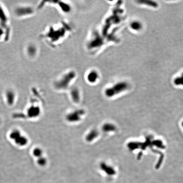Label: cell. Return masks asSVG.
I'll return each instance as SVG.
<instances>
[{"label": "cell", "mask_w": 183, "mask_h": 183, "mask_svg": "<svg viewBox=\"0 0 183 183\" xmlns=\"http://www.w3.org/2000/svg\"><path fill=\"white\" fill-rule=\"evenodd\" d=\"M36 8L30 4H23L17 6L13 10L14 16L18 19H25L34 16Z\"/></svg>", "instance_id": "7a4b0ae2"}, {"label": "cell", "mask_w": 183, "mask_h": 183, "mask_svg": "<svg viewBox=\"0 0 183 183\" xmlns=\"http://www.w3.org/2000/svg\"><path fill=\"white\" fill-rule=\"evenodd\" d=\"M102 129L104 132H112L115 131L116 130V127L113 124L107 123L103 125Z\"/></svg>", "instance_id": "ba28073f"}, {"label": "cell", "mask_w": 183, "mask_h": 183, "mask_svg": "<svg viewBox=\"0 0 183 183\" xmlns=\"http://www.w3.org/2000/svg\"><path fill=\"white\" fill-rule=\"evenodd\" d=\"M85 113L83 110H78L68 114L66 116V119L67 121L71 123L77 122L81 120V117Z\"/></svg>", "instance_id": "5b68a950"}, {"label": "cell", "mask_w": 183, "mask_h": 183, "mask_svg": "<svg viewBox=\"0 0 183 183\" xmlns=\"http://www.w3.org/2000/svg\"><path fill=\"white\" fill-rule=\"evenodd\" d=\"M100 167L101 170L109 175H113L115 174L116 172L113 167L105 163H101L100 164Z\"/></svg>", "instance_id": "8992f818"}, {"label": "cell", "mask_w": 183, "mask_h": 183, "mask_svg": "<svg viewBox=\"0 0 183 183\" xmlns=\"http://www.w3.org/2000/svg\"><path fill=\"white\" fill-rule=\"evenodd\" d=\"M127 88V84L121 83L116 84L112 88H108L105 92V95L108 98H111L120 93Z\"/></svg>", "instance_id": "3957f363"}, {"label": "cell", "mask_w": 183, "mask_h": 183, "mask_svg": "<svg viewBox=\"0 0 183 183\" xmlns=\"http://www.w3.org/2000/svg\"><path fill=\"white\" fill-rule=\"evenodd\" d=\"M0 40L6 41V37L5 34L3 30L0 28Z\"/></svg>", "instance_id": "8fae6325"}, {"label": "cell", "mask_w": 183, "mask_h": 183, "mask_svg": "<svg viewBox=\"0 0 183 183\" xmlns=\"http://www.w3.org/2000/svg\"><path fill=\"white\" fill-rule=\"evenodd\" d=\"M182 125H183V123Z\"/></svg>", "instance_id": "7c38bea8"}, {"label": "cell", "mask_w": 183, "mask_h": 183, "mask_svg": "<svg viewBox=\"0 0 183 183\" xmlns=\"http://www.w3.org/2000/svg\"><path fill=\"white\" fill-rule=\"evenodd\" d=\"M0 28L5 34L6 41L10 39L11 35V27L9 15L6 7L0 2Z\"/></svg>", "instance_id": "6da1fadb"}, {"label": "cell", "mask_w": 183, "mask_h": 183, "mask_svg": "<svg viewBox=\"0 0 183 183\" xmlns=\"http://www.w3.org/2000/svg\"><path fill=\"white\" fill-rule=\"evenodd\" d=\"M71 96L73 101L75 103H78L79 101L80 95L78 91L76 90H73L71 93Z\"/></svg>", "instance_id": "9c48e42d"}, {"label": "cell", "mask_w": 183, "mask_h": 183, "mask_svg": "<svg viewBox=\"0 0 183 183\" xmlns=\"http://www.w3.org/2000/svg\"><path fill=\"white\" fill-rule=\"evenodd\" d=\"M38 53V47L37 44L30 42L26 45L25 48V53L29 59H35L37 57Z\"/></svg>", "instance_id": "277c9868"}, {"label": "cell", "mask_w": 183, "mask_h": 183, "mask_svg": "<svg viewBox=\"0 0 183 183\" xmlns=\"http://www.w3.org/2000/svg\"><path fill=\"white\" fill-rule=\"evenodd\" d=\"M98 135L99 132L97 130H92L87 134L86 137V140L88 142H92L95 140L98 136Z\"/></svg>", "instance_id": "52a82bcc"}, {"label": "cell", "mask_w": 183, "mask_h": 183, "mask_svg": "<svg viewBox=\"0 0 183 183\" xmlns=\"http://www.w3.org/2000/svg\"><path fill=\"white\" fill-rule=\"evenodd\" d=\"M131 27L133 29H136V30H137V29H139L141 27V25L139 23L136 22L132 23Z\"/></svg>", "instance_id": "30bf717a"}]
</instances>
